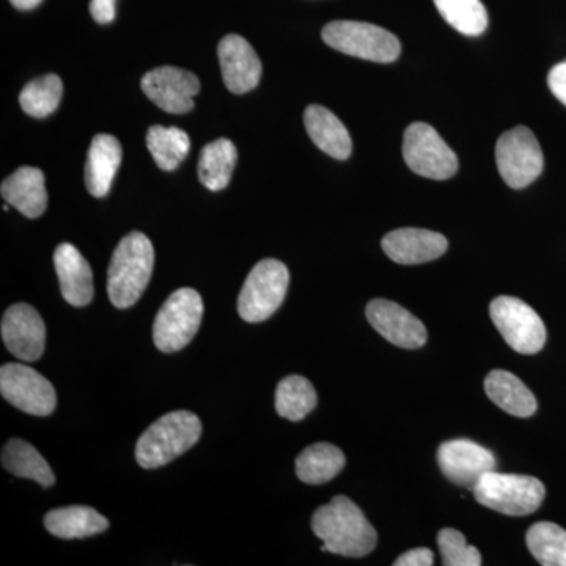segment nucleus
Instances as JSON below:
<instances>
[{
	"label": "nucleus",
	"instance_id": "nucleus-1",
	"mask_svg": "<svg viewBox=\"0 0 566 566\" xmlns=\"http://www.w3.org/2000/svg\"><path fill=\"white\" fill-rule=\"evenodd\" d=\"M312 531L323 539V551L337 556L359 558L368 556L378 543L375 527L363 510L346 495H335L327 505L319 506L312 517Z\"/></svg>",
	"mask_w": 566,
	"mask_h": 566
},
{
	"label": "nucleus",
	"instance_id": "nucleus-2",
	"mask_svg": "<svg viewBox=\"0 0 566 566\" xmlns=\"http://www.w3.org/2000/svg\"><path fill=\"white\" fill-rule=\"evenodd\" d=\"M155 266V249L140 232H132L115 248L107 270V294L117 308L133 307L148 286Z\"/></svg>",
	"mask_w": 566,
	"mask_h": 566
},
{
	"label": "nucleus",
	"instance_id": "nucleus-3",
	"mask_svg": "<svg viewBox=\"0 0 566 566\" xmlns=\"http://www.w3.org/2000/svg\"><path fill=\"white\" fill-rule=\"evenodd\" d=\"M202 422L189 411H174L153 422L136 446L140 468L158 469L172 463L199 442Z\"/></svg>",
	"mask_w": 566,
	"mask_h": 566
},
{
	"label": "nucleus",
	"instance_id": "nucleus-4",
	"mask_svg": "<svg viewBox=\"0 0 566 566\" xmlns=\"http://www.w3.org/2000/svg\"><path fill=\"white\" fill-rule=\"evenodd\" d=\"M479 504L509 516H527L545 501L546 488L531 475L488 472L474 486Z\"/></svg>",
	"mask_w": 566,
	"mask_h": 566
},
{
	"label": "nucleus",
	"instance_id": "nucleus-5",
	"mask_svg": "<svg viewBox=\"0 0 566 566\" xmlns=\"http://www.w3.org/2000/svg\"><path fill=\"white\" fill-rule=\"evenodd\" d=\"M322 36L333 50L364 61L392 63L400 57V40L386 29L368 22H329L323 29Z\"/></svg>",
	"mask_w": 566,
	"mask_h": 566
},
{
	"label": "nucleus",
	"instance_id": "nucleus-6",
	"mask_svg": "<svg viewBox=\"0 0 566 566\" xmlns=\"http://www.w3.org/2000/svg\"><path fill=\"white\" fill-rule=\"evenodd\" d=\"M203 316L202 296L192 289H180L167 297L153 324V340L159 352L177 353L191 344Z\"/></svg>",
	"mask_w": 566,
	"mask_h": 566
},
{
	"label": "nucleus",
	"instance_id": "nucleus-7",
	"mask_svg": "<svg viewBox=\"0 0 566 566\" xmlns=\"http://www.w3.org/2000/svg\"><path fill=\"white\" fill-rule=\"evenodd\" d=\"M289 283V268L279 260L256 263L238 296V314L248 323L271 318L285 300Z\"/></svg>",
	"mask_w": 566,
	"mask_h": 566
},
{
	"label": "nucleus",
	"instance_id": "nucleus-8",
	"mask_svg": "<svg viewBox=\"0 0 566 566\" xmlns=\"http://www.w3.org/2000/svg\"><path fill=\"white\" fill-rule=\"evenodd\" d=\"M403 158L412 172L430 180H449L458 172L455 151L428 123L417 122L406 128Z\"/></svg>",
	"mask_w": 566,
	"mask_h": 566
},
{
	"label": "nucleus",
	"instance_id": "nucleus-9",
	"mask_svg": "<svg viewBox=\"0 0 566 566\" xmlns=\"http://www.w3.org/2000/svg\"><path fill=\"white\" fill-rule=\"evenodd\" d=\"M499 174L512 189H524L543 172L545 159L534 133L516 126L499 137L495 144Z\"/></svg>",
	"mask_w": 566,
	"mask_h": 566
},
{
	"label": "nucleus",
	"instance_id": "nucleus-10",
	"mask_svg": "<svg viewBox=\"0 0 566 566\" xmlns=\"http://www.w3.org/2000/svg\"><path fill=\"white\" fill-rule=\"evenodd\" d=\"M494 326L516 353L532 356L546 344V327L531 305L513 296L495 297L490 305Z\"/></svg>",
	"mask_w": 566,
	"mask_h": 566
},
{
	"label": "nucleus",
	"instance_id": "nucleus-11",
	"mask_svg": "<svg viewBox=\"0 0 566 566\" xmlns=\"http://www.w3.org/2000/svg\"><path fill=\"white\" fill-rule=\"evenodd\" d=\"M0 394L14 408L32 416H50L57 406L54 386L28 365H2Z\"/></svg>",
	"mask_w": 566,
	"mask_h": 566
},
{
	"label": "nucleus",
	"instance_id": "nucleus-12",
	"mask_svg": "<svg viewBox=\"0 0 566 566\" xmlns=\"http://www.w3.org/2000/svg\"><path fill=\"white\" fill-rule=\"evenodd\" d=\"M142 91L163 111L188 114L193 109V96L199 95L200 81L191 71L158 66L142 77Z\"/></svg>",
	"mask_w": 566,
	"mask_h": 566
},
{
	"label": "nucleus",
	"instance_id": "nucleus-13",
	"mask_svg": "<svg viewBox=\"0 0 566 566\" xmlns=\"http://www.w3.org/2000/svg\"><path fill=\"white\" fill-rule=\"evenodd\" d=\"M438 464L450 482L474 490L483 475L495 471L497 463L486 447L469 439H453L439 447Z\"/></svg>",
	"mask_w": 566,
	"mask_h": 566
},
{
	"label": "nucleus",
	"instance_id": "nucleus-14",
	"mask_svg": "<svg viewBox=\"0 0 566 566\" xmlns=\"http://www.w3.org/2000/svg\"><path fill=\"white\" fill-rule=\"evenodd\" d=\"M0 331L7 349L18 359L35 363L43 356L46 326L32 305L20 303L7 308Z\"/></svg>",
	"mask_w": 566,
	"mask_h": 566
},
{
	"label": "nucleus",
	"instance_id": "nucleus-15",
	"mask_svg": "<svg viewBox=\"0 0 566 566\" xmlns=\"http://www.w3.org/2000/svg\"><path fill=\"white\" fill-rule=\"evenodd\" d=\"M367 319L387 342L405 349L427 344V327L411 312L387 300H374L367 305Z\"/></svg>",
	"mask_w": 566,
	"mask_h": 566
},
{
	"label": "nucleus",
	"instance_id": "nucleus-16",
	"mask_svg": "<svg viewBox=\"0 0 566 566\" xmlns=\"http://www.w3.org/2000/svg\"><path fill=\"white\" fill-rule=\"evenodd\" d=\"M219 63L226 87L237 95L253 91L262 77V62L248 40L227 35L219 41Z\"/></svg>",
	"mask_w": 566,
	"mask_h": 566
},
{
	"label": "nucleus",
	"instance_id": "nucleus-17",
	"mask_svg": "<svg viewBox=\"0 0 566 566\" xmlns=\"http://www.w3.org/2000/svg\"><path fill=\"white\" fill-rule=\"evenodd\" d=\"M382 251L398 264L433 262L444 255L449 241L444 234L424 229H398L382 238Z\"/></svg>",
	"mask_w": 566,
	"mask_h": 566
},
{
	"label": "nucleus",
	"instance_id": "nucleus-18",
	"mask_svg": "<svg viewBox=\"0 0 566 566\" xmlns=\"http://www.w3.org/2000/svg\"><path fill=\"white\" fill-rule=\"evenodd\" d=\"M63 300L73 307H85L93 300V274L91 264L73 244L57 245L54 252Z\"/></svg>",
	"mask_w": 566,
	"mask_h": 566
},
{
	"label": "nucleus",
	"instance_id": "nucleus-19",
	"mask_svg": "<svg viewBox=\"0 0 566 566\" xmlns=\"http://www.w3.org/2000/svg\"><path fill=\"white\" fill-rule=\"evenodd\" d=\"M3 200L25 218L36 219L48 208L46 178L36 167H20L0 186Z\"/></svg>",
	"mask_w": 566,
	"mask_h": 566
},
{
	"label": "nucleus",
	"instance_id": "nucleus-20",
	"mask_svg": "<svg viewBox=\"0 0 566 566\" xmlns=\"http://www.w3.org/2000/svg\"><path fill=\"white\" fill-rule=\"evenodd\" d=\"M304 125L308 137L319 150L340 161L349 158L353 151L352 136L333 112L318 104H311L304 112Z\"/></svg>",
	"mask_w": 566,
	"mask_h": 566
},
{
	"label": "nucleus",
	"instance_id": "nucleus-21",
	"mask_svg": "<svg viewBox=\"0 0 566 566\" xmlns=\"http://www.w3.org/2000/svg\"><path fill=\"white\" fill-rule=\"evenodd\" d=\"M120 164V142L111 134H98L93 137L85 163V186L93 197L102 199L107 196Z\"/></svg>",
	"mask_w": 566,
	"mask_h": 566
},
{
	"label": "nucleus",
	"instance_id": "nucleus-22",
	"mask_svg": "<svg viewBox=\"0 0 566 566\" xmlns=\"http://www.w3.org/2000/svg\"><path fill=\"white\" fill-rule=\"evenodd\" d=\"M485 392L502 411L521 419L534 416L538 408L532 390L510 371H491L485 379Z\"/></svg>",
	"mask_w": 566,
	"mask_h": 566
},
{
	"label": "nucleus",
	"instance_id": "nucleus-23",
	"mask_svg": "<svg viewBox=\"0 0 566 566\" xmlns=\"http://www.w3.org/2000/svg\"><path fill=\"white\" fill-rule=\"evenodd\" d=\"M44 527L57 538H88L107 531L109 521L92 506L73 505L51 510L44 516Z\"/></svg>",
	"mask_w": 566,
	"mask_h": 566
},
{
	"label": "nucleus",
	"instance_id": "nucleus-24",
	"mask_svg": "<svg viewBox=\"0 0 566 566\" xmlns=\"http://www.w3.org/2000/svg\"><path fill=\"white\" fill-rule=\"evenodd\" d=\"M346 458L338 447L318 442L296 458V475L307 485H324L344 471Z\"/></svg>",
	"mask_w": 566,
	"mask_h": 566
},
{
	"label": "nucleus",
	"instance_id": "nucleus-25",
	"mask_svg": "<svg viewBox=\"0 0 566 566\" xmlns=\"http://www.w3.org/2000/svg\"><path fill=\"white\" fill-rule=\"evenodd\" d=\"M2 465L7 471L22 479H31L43 488L55 483L51 465L40 455L35 447L22 439H10L2 450Z\"/></svg>",
	"mask_w": 566,
	"mask_h": 566
},
{
	"label": "nucleus",
	"instance_id": "nucleus-26",
	"mask_svg": "<svg viewBox=\"0 0 566 566\" xmlns=\"http://www.w3.org/2000/svg\"><path fill=\"white\" fill-rule=\"evenodd\" d=\"M238 151L232 140L218 139L203 147L199 159V180L212 192L222 191L232 180Z\"/></svg>",
	"mask_w": 566,
	"mask_h": 566
},
{
	"label": "nucleus",
	"instance_id": "nucleus-27",
	"mask_svg": "<svg viewBox=\"0 0 566 566\" xmlns=\"http://www.w3.org/2000/svg\"><path fill=\"white\" fill-rule=\"evenodd\" d=\"M318 397L315 387L300 375L286 376L275 390V411L283 419L300 422L314 411Z\"/></svg>",
	"mask_w": 566,
	"mask_h": 566
},
{
	"label": "nucleus",
	"instance_id": "nucleus-28",
	"mask_svg": "<svg viewBox=\"0 0 566 566\" xmlns=\"http://www.w3.org/2000/svg\"><path fill=\"white\" fill-rule=\"evenodd\" d=\"M147 147L159 169L170 172L185 161L191 150V140H189L188 134L180 128H175V126L164 128V126L156 125L148 129Z\"/></svg>",
	"mask_w": 566,
	"mask_h": 566
},
{
	"label": "nucleus",
	"instance_id": "nucleus-29",
	"mask_svg": "<svg viewBox=\"0 0 566 566\" xmlns=\"http://www.w3.org/2000/svg\"><path fill=\"white\" fill-rule=\"evenodd\" d=\"M528 551L543 566H566V531L557 524L536 523L526 535Z\"/></svg>",
	"mask_w": 566,
	"mask_h": 566
},
{
	"label": "nucleus",
	"instance_id": "nucleus-30",
	"mask_svg": "<svg viewBox=\"0 0 566 566\" xmlns=\"http://www.w3.org/2000/svg\"><path fill=\"white\" fill-rule=\"evenodd\" d=\"M434 6L447 24L465 36H479L486 31L488 13L480 0H434Z\"/></svg>",
	"mask_w": 566,
	"mask_h": 566
},
{
	"label": "nucleus",
	"instance_id": "nucleus-31",
	"mask_svg": "<svg viewBox=\"0 0 566 566\" xmlns=\"http://www.w3.org/2000/svg\"><path fill=\"white\" fill-rule=\"evenodd\" d=\"M63 84L57 74L33 80L22 88L20 104L25 114L35 118L50 117L61 104Z\"/></svg>",
	"mask_w": 566,
	"mask_h": 566
},
{
	"label": "nucleus",
	"instance_id": "nucleus-32",
	"mask_svg": "<svg viewBox=\"0 0 566 566\" xmlns=\"http://www.w3.org/2000/svg\"><path fill=\"white\" fill-rule=\"evenodd\" d=\"M438 546L441 551L442 565L446 566H480L482 554L475 546L465 543L464 535L455 528H442L438 534Z\"/></svg>",
	"mask_w": 566,
	"mask_h": 566
},
{
	"label": "nucleus",
	"instance_id": "nucleus-33",
	"mask_svg": "<svg viewBox=\"0 0 566 566\" xmlns=\"http://www.w3.org/2000/svg\"><path fill=\"white\" fill-rule=\"evenodd\" d=\"M547 85L558 102L566 106V62L557 63L547 74Z\"/></svg>",
	"mask_w": 566,
	"mask_h": 566
},
{
	"label": "nucleus",
	"instance_id": "nucleus-34",
	"mask_svg": "<svg viewBox=\"0 0 566 566\" xmlns=\"http://www.w3.org/2000/svg\"><path fill=\"white\" fill-rule=\"evenodd\" d=\"M433 564L434 556L428 547L408 551L394 562L395 566H431Z\"/></svg>",
	"mask_w": 566,
	"mask_h": 566
},
{
	"label": "nucleus",
	"instance_id": "nucleus-35",
	"mask_svg": "<svg viewBox=\"0 0 566 566\" xmlns=\"http://www.w3.org/2000/svg\"><path fill=\"white\" fill-rule=\"evenodd\" d=\"M91 14L98 24H111L115 20V0H91Z\"/></svg>",
	"mask_w": 566,
	"mask_h": 566
},
{
	"label": "nucleus",
	"instance_id": "nucleus-36",
	"mask_svg": "<svg viewBox=\"0 0 566 566\" xmlns=\"http://www.w3.org/2000/svg\"><path fill=\"white\" fill-rule=\"evenodd\" d=\"M14 9L28 11L36 9L43 0H10Z\"/></svg>",
	"mask_w": 566,
	"mask_h": 566
}]
</instances>
